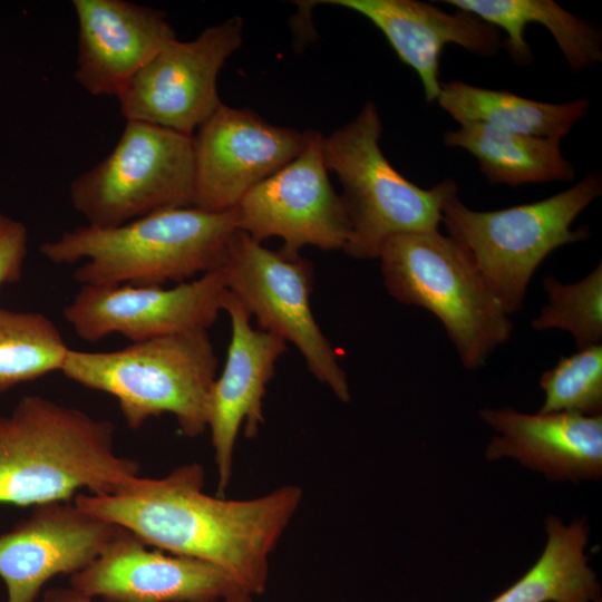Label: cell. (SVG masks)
<instances>
[{
	"instance_id": "16",
	"label": "cell",
	"mask_w": 602,
	"mask_h": 602,
	"mask_svg": "<svg viewBox=\"0 0 602 602\" xmlns=\"http://www.w3.org/2000/svg\"><path fill=\"white\" fill-rule=\"evenodd\" d=\"M223 310L230 317L231 340L222 373L213 382L207 409L219 496H224L231 483L241 428L246 438H254L264 423L266 388L287 350L284 340L252 327L251 315L230 292Z\"/></svg>"
},
{
	"instance_id": "28",
	"label": "cell",
	"mask_w": 602,
	"mask_h": 602,
	"mask_svg": "<svg viewBox=\"0 0 602 602\" xmlns=\"http://www.w3.org/2000/svg\"><path fill=\"white\" fill-rule=\"evenodd\" d=\"M42 602H95L94 599L74 590L72 588H51L43 592ZM222 602V601H213Z\"/></svg>"
},
{
	"instance_id": "22",
	"label": "cell",
	"mask_w": 602,
	"mask_h": 602,
	"mask_svg": "<svg viewBox=\"0 0 602 602\" xmlns=\"http://www.w3.org/2000/svg\"><path fill=\"white\" fill-rule=\"evenodd\" d=\"M547 541L532 565L489 602H596L601 586L589 566L585 547L589 526L584 517L566 525L560 517L545 520Z\"/></svg>"
},
{
	"instance_id": "12",
	"label": "cell",
	"mask_w": 602,
	"mask_h": 602,
	"mask_svg": "<svg viewBox=\"0 0 602 602\" xmlns=\"http://www.w3.org/2000/svg\"><path fill=\"white\" fill-rule=\"evenodd\" d=\"M221 270L173 288L158 285H81L62 310L82 340L120 334L132 342L195 329L207 330L227 295Z\"/></svg>"
},
{
	"instance_id": "3",
	"label": "cell",
	"mask_w": 602,
	"mask_h": 602,
	"mask_svg": "<svg viewBox=\"0 0 602 602\" xmlns=\"http://www.w3.org/2000/svg\"><path fill=\"white\" fill-rule=\"evenodd\" d=\"M236 231L233 210L175 207L116 227L67 230L39 251L59 265L82 261L74 271L81 285L163 287L219 270Z\"/></svg>"
},
{
	"instance_id": "18",
	"label": "cell",
	"mask_w": 602,
	"mask_h": 602,
	"mask_svg": "<svg viewBox=\"0 0 602 602\" xmlns=\"http://www.w3.org/2000/svg\"><path fill=\"white\" fill-rule=\"evenodd\" d=\"M371 21L399 59L412 68L428 103L440 91L439 61L446 45L454 43L480 57L495 56L503 42L499 30L472 12H446L416 0H328Z\"/></svg>"
},
{
	"instance_id": "7",
	"label": "cell",
	"mask_w": 602,
	"mask_h": 602,
	"mask_svg": "<svg viewBox=\"0 0 602 602\" xmlns=\"http://www.w3.org/2000/svg\"><path fill=\"white\" fill-rule=\"evenodd\" d=\"M601 193L602 175L594 172L553 196L502 210L474 211L454 196L441 223L509 315L522 308L534 272L551 252L590 236L588 226L572 230V224Z\"/></svg>"
},
{
	"instance_id": "13",
	"label": "cell",
	"mask_w": 602,
	"mask_h": 602,
	"mask_svg": "<svg viewBox=\"0 0 602 602\" xmlns=\"http://www.w3.org/2000/svg\"><path fill=\"white\" fill-rule=\"evenodd\" d=\"M307 130L272 125L223 103L193 135L195 206L232 210L259 183L295 158Z\"/></svg>"
},
{
	"instance_id": "21",
	"label": "cell",
	"mask_w": 602,
	"mask_h": 602,
	"mask_svg": "<svg viewBox=\"0 0 602 602\" xmlns=\"http://www.w3.org/2000/svg\"><path fill=\"white\" fill-rule=\"evenodd\" d=\"M561 140L505 130L485 123H460L444 134V144L469 152L491 184L520 186L573 181V165L562 155Z\"/></svg>"
},
{
	"instance_id": "14",
	"label": "cell",
	"mask_w": 602,
	"mask_h": 602,
	"mask_svg": "<svg viewBox=\"0 0 602 602\" xmlns=\"http://www.w3.org/2000/svg\"><path fill=\"white\" fill-rule=\"evenodd\" d=\"M69 586L106 602H213L242 590L223 569L151 547L126 530Z\"/></svg>"
},
{
	"instance_id": "9",
	"label": "cell",
	"mask_w": 602,
	"mask_h": 602,
	"mask_svg": "<svg viewBox=\"0 0 602 602\" xmlns=\"http://www.w3.org/2000/svg\"><path fill=\"white\" fill-rule=\"evenodd\" d=\"M219 270L227 291L256 318L259 329L294 344L314 378L348 402L347 375L312 312L311 263L300 254L270 250L237 230Z\"/></svg>"
},
{
	"instance_id": "19",
	"label": "cell",
	"mask_w": 602,
	"mask_h": 602,
	"mask_svg": "<svg viewBox=\"0 0 602 602\" xmlns=\"http://www.w3.org/2000/svg\"><path fill=\"white\" fill-rule=\"evenodd\" d=\"M480 419L496 435L488 460L516 459L550 480H596L602 475V415L525 414L513 408H484Z\"/></svg>"
},
{
	"instance_id": "11",
	"label": "cell",
	"mask_w": 602,
	"mask_h": 602,
	"mask_svg": "<svg viewBox=\"0 0 602 602\" xmlns=\"http://www.w3.org/2000/svg\"><path fill=\"white\" fill-rule=\"evenodd\" d=\"M322 137L307 130L302 152L241 198L232 208L237 230L259 242L280 237L281 250L289 254H300L308 245L343 250L349 223L328 176Z\"/></svg>"
},
{
	"instance_id": "29",
	"label": "cell",
	"mask_w": 602,
	"mask_h": 602,
	"mask_svg": "<svg viewBox=\"0 0 602 602\" xmlns=\"http://www.w3.org/2000/svg\"><path fill=\"white\" fill-rule=\"evenodd\" d=\"M222 602H255V601H254V595H252L251 593L246 591L239 590L232 593L231 595H229L227 598H225Z\"/></svg>"
},
{
	"instance_id": "4",
	"label": "cell",
	"mask_w": 602,
	"mask_h": 602,
	"mask_svg": "<svg viewBox=\"0 0 602 602\" xmlns=\"http://www.w3.org/2000/svg\"><path fill=\"white\" fill-rule=\"evenodd\" d=\"M217 366L207 330L195 329L113 351L69 349L60 372L82 387L113 396L132 429L169 414L184 436L195 438L207 430Z\"/></svg>"
},
{
	"instance_id": "5",
	"label": "cell",
	"mask_w": 602,
	"mask_h": 602,
	"mask_svg": "<svg viewBox=\"0 0 602 602\" xmlns=\"http://www.w3.org/2000/svg\"><path fill=\"white\" fill-rule=\"evenodd\" d=\"M378 258L389 294L435 314L465 368L482 367L509 339V315L469 252L452 236L438 230L395 235Z\"/></svg>"
},
{
	"instance_id": "23",
	"label": "cell",
	"mask_w": 602,
	"mask_h": 602,
	"mask_svg": "<svg viewBox=\"0 0 602 602\" xmlns=\"http://www.w3.org/2000/svg\"><path fill=\"white\" fill-rule=\"evenodd\" d=\"M436 101L459 124L485 123L518 134L557 140L573 129L590 107L586 98L544 103L459 80L441 82Z\"/></svg>"
},
{
	"instance_id": "10",
	"label": "cell",
	"mask_w": 602,
	"mask_h": 602,
	"mask_svg": "<svg viewBox=\"0 0 602 602\" xmlns=\"http://www.w3.org/2000/svg\"><path fill=\"white\" fill-rule=\"evenodd\" d=\"M242 33V19L232 17L192 40L165 45L117 98L122 115L193 136L222 104L217 77Z\"/></svg>"
},
{
	"instance_id": "6",
	"label": "cell",
	"mask_w": 602,
	"mask_h": 602,
	"mask_svg": "<svg viewBox=\"0 0 602 602\" xmlns=\"http://www.w3.org/2000/svg\"><path fill=\"white\" fill-rule=\"evenodd\" d=\"M382 122L373 101L322 137L326 166L337 175L349 223L347 255L377 259L383 243L399 234L438 230L443 208L457 196V183L446 178L430 188L407 179L380 148Z\"/></svg>"
},
{
	"instance_id": "25",
	"label": "cell",
	"mask_w": 602,
	"mask_h": 602,
	"mask_svg": "<svg viewBox=\"0 0 602 602\" xmlns=\"http://www.w3.org/2000/svg\"><path fill=\"white\" fill-rule=\"evenodd\" d=\"M548 302L533 319L535 330L561 329L570 332L577 349L601 344L602 340V265L585 278L561 283L554 276L543 279Z\"/></svg>"
},
{
	"instance_id": "8",
	"label": "cell",
	"mask_w": 602,
	"mask_h": 602,
	"mask_svg": "<svg viewBox=\"0 0 602 602\" xmlns=\"http://www.w3.org/2000/svg\"><path fill=\"white\" fill-rule=\"evenodd\" d=\"M69 198L87 225L99 229L195 206L193 136L126 120L113 151L71 181Z\"/></svg>"
},
{
	"instance_id": "17",
	"label": "cell",
	"mask_w": 602,
	"mask_h": 602,
	"mask_svg": "<svg viewBox=\"0 0 602 602\" xmlns=\"http://www.w3.org/2000/svg\"><path fill=\"white\" fill-rule=\"evenodd\" d=\"M75 79L91 96L118 98L136 74L177 39L164 11L125 0H72Z\"/></svg>"
},
{
	"instance_id": "26",
	"label": "cell",
	"mask_w": 602,
	"mask_h": 602,
	"mask_svg": "<svg viewBox=\"0 0 602 602\" xmlns=\"http://www.w3.org/2000/svg\"><path fill=\"white\" fill-rule=\"evenodd\" d=\"M540 386L545 395L540 412L601 416L602 346L561 357L553 368L543 372Z\"/></svg>"
},
{
	"instance_id": "27",
	"label": "cell",
	"mask_w": 602,
	"mask_h": 602,
	"mask_svg": "<svg viewBox=\"0 0 602 602\" xmlns=\"http://www.w3.org/2000/svg\"><path fill=\"white\" fill-rule=\"evenodd\" d=\"M27 252L26 225L0 211V288L21 280Z\"/></svg>"
},
{
	"instance_id": "15",
	"label": "cell",
	"mask_w": 602,
	"mask_h": 602,
	"mask_svg": "<svg viewBox=\"0 0 602 602\" xmlns=\"http://www.w3.org/2000/svg\"><path fill=\"white\" fill-rule=\"evenodd\" d=\"M123 532L74 501L35 506L29 517L0 534L7 602H36L47 582L85 569Z\"/></svg>"
},
{
	"instance_id": "30",
	"label": "cell",
	"mask_w": 602,
	"mask_h": 602,
	"mask_svg": "<svg viewBox=\"0 0 602 602\" xmlns=\"http://www.w3.org/2000/svg\"><path fill=\"white\" fill-rule=\"evenodd\" d=\"M596 602H602V600L600 599V600H598Z\"/></svg>"
},
{
	"instance_id": "24",
	"label": "cell",
	"mask_w": 602,
	"mask_h": 602,
	"mask_svg": "<svg viewBox=\"0 0 602 602\" xmlns=\"http://www.w3.org/2000/svg\"><path fill=\"white\" fill-rule=\"evenodd\" d=\"M69 349L46 314L0 308V394L60 371Z\"/></svg>"
},
{
	"instance_id": "20",
	"label": "cell",
	"mask_w": 602,
	"mask_h": 602,
	"mask_svg": "<svg viewBox=\"0 0 602 602\" xmlns=\"http://www.w3.org/2000/svg\"><path fill=\"white\" fill-rule=\"evenodd\" d=\"M456 9L474 13L506 33L503 45L516 65L533 61L524 38L530 23L544 26L554 37L573 71H582L602 59L601 32L552 0H447Z\"/></svg>"
},
{
	"instance_id": "1",
	"label": "cell",
	"mask_w": 602,
	"mask_h": 602,
	"mask_svg": "<svg viewBox=\"0 0 602 602\" xmlns=\"http://www.w3.org/2000/svg\"><path fill=\"white\" fill-rule=\"evenodd\" d=\"M205 469L182 464L163 477L134 476L109 494L79 493L74 503L146 545L214 564L252 595L265 592L270 557L298 512L303 491L283 485L245 499L204 491Z\"/></svg>"
},
{
	"instance_id": "2",
	"label": "cell",
	"mask_w": 602,
	"mask_h": 602,
	"mask_svg": "<svg viewBox=\"0 0 602 602\" xmlns=\"http://www.w3.org/2000/svg\"><path fill=\"white\" fill-rule=\"evenodd\" d=\"M118 454L114 424L49 398L28 395L0 415V504L38 506L109 494L139 475Z\"/></svg>"
}]
</instances>
